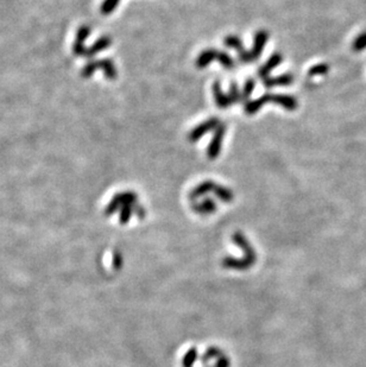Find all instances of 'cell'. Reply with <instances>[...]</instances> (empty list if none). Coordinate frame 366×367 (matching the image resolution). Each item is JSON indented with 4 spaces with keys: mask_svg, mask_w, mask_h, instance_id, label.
Wrapping results in <instances>:
<instances>
[{
    "mask_svg": "<svg viewBox=\"0 0 366 367\" xmlns=\"http://www.w3.org/2000/svg\"><path fill=\"white\" fill-rule=\"evenodd\" d=\"M228 96H230V98H231L232 104H235L237 101L241 100V94H240L239 90H238V86H237V84H235V82L232 84L231 90H230V94H228Z\"/></svg>",
    "mask_w": 366,
    "mask_h": 367,
    "instance_id": "23",
    "label": "cell"
},
{
    "mask_svg": "<svg viewBox=\"0 0 366 367\" xmlns=\"http://www.w3.org/2000/svg\"><path fill=\"white\" fill-rule=\"evenodd\" d=\"M294 81V76L291 74H283L278 78H264V87L273 88L278 86H289Z\"/></svg>",
    "mask_w": 366,
    "mask_h": 367,
    "instance_id": "10",
    "label": "cell"
},
{
    "mask_svg": "<svg viewBox=\"0 0 366 367\" xmlns=\"http://www.w3.org/2000/svg\"><path fill=\"white\" fill-rule=\"evenodd\" d=\"M118 4H119V0H105L101 5V12L104 14H110L111 12L114 11Z\"/></svg>",
    "mask_w": 366,
    "mask_h": 367,
    "instance_id": "21",
    "label": "cell"
},
{
    "mask_svg": "<svg viewBox=\"0 0 366 367\" xmlns=\"http://www.w3.org/2000/svg\"><path fill=\"white\" fill-rule=\"evenodd\" d=\"M329 70V67L327 64H324V63H321V64H316L314 66V67H311L309 69V72H308V74H309V76H317V75H324L326 72H328Z\"/></svg>",
    "mask_w": 366,
    "mask_h": 367,
    "instance_id": "20",
    "label": "cell"
},
{
    "mask_svg": "<svg viewBox=\"0 0 366 367\" xmlns=\"http://www.w3.org/2000/svg\"><path fill=\"white\" fill-rule=\"evenodd\" d=\"M137 202V195L132 192H120V194L116 195L113 198V200L110 202V204L106 208V215H112L116 213L117 210H122L123 206L125 204H135Z\"/></svg>",
    "mask_w": 366,
    "mask_h": 367,
    "instance_id": "2",
    "label": "cell"
},
{
    "mask_svg": "<svg viewBox=\"0 0 366 367\" xmlns=\"http://www.w3.org/2000/svg\"><path fill=\"white\" fill-rule=\"evenodd\" d=\"M97 68L103 69L105 75L110 80H114L117 78V70L114 67L113 62L111 60H101V61H97Z\"/></svg>",
    "mask_w": 366,
    "mask_h": 367,
    "instance_id": "14",
    "label": "cell"
},
{
    "mask_svg": "<svg viewBox=\"0 0 366 367\" xmlns=\"http://www.w3.org/2000/svg\"><path fill=\"white\" fill-rule=\"evenodd\" d=\"M283 61V58L281 54H273L272 56H270V58L266 61L264 64L262 66V67L259 68L258 70V74L260 78H269V74L271 72L273 69H275L277 66H279Z\"/></svg>",
    "mask_w": 366,
    "mask_h": 367,
    "instance_id": "7",
    "label": "cell"
},
{
    "mask_svg": "<svg viewBox=\"0 0 366 367\" xmlns=\"http://www.w3.org/2000/svg\"><path fill=\"white\" fill-rule=\"evenodd\" d=\"M111 43H112V40H111L110 37H107V36L101 37L100 40H98L97 42H95L93 44V46H92L91 48L88 49L87 52H86V55H87V56H93V55H95V54L103 52V50L110 48Z\"/></svg>",
    "mask_w": 366,
    "mask_h": 367,
    "instance_id": "13",
    "label": "cell"
},
{
    "mask_svg": "<svg viewBox=\"0 0 366 367\" xmlns=\"http://www.w3.org/2000/svg\"><path fill=\"white\" fill-rule=\"evenodd\" d=\"M90 34H91V29L88 26H81L80 29H79L78 34H76V40L74 43V48H73L75 55H78V56L86 55V50L87 49L85 48L84 43H85L86 38L90 36Z\"/></svg>",
    "mask_w": 366,
    "mask_h": 367,
    "instance_id": "6",
    "label": "cell"
},
{
    "mask_svg": "<svg viewBox=\"0 0 366 367\" xmlns=\"http://www.w3.org/2000/svg\"><path fill=\"white\" fill-rule=\"evenodd\" d=\"M215 186H216V183L212 182V181H205V182L200 183V184L197 186L196 188H194L193 192H190V198L194 200V198H199L203 195L208 194L209 192L214 190Z\"/></svg>",
    "mask_w": 366,
    "mask_h": 367,
    "instance_id": "11",
    "label": "cell"
},
{
    "mask_svg": "<svg viewBox=\"0 0 366 367\" xmlns=\"http://www.w3.org/2000/svg\"><path fill=\"white\" fill-rule=\"evenodd\" d=\"M213 94H214L216 105H218V107H220V108H226V107H228L230 105H233L230 96H228V94H225L224 92H222L220 84H219L218 81L213 84Z\"/></svg>",
    "mask_w": 366,
    "mask_h": 367,
    "instance_id": "9",
    "label": "cell"
},
{
    "mask_svg": "<svg viewBox=\"0 0 366 367\" xmlns=\"http://www.w3.org/2000/svg\"><path fill=\"white\" fill-rule=\"evenodd\" d=\"M273 101L277 105L284 107L285 110H292L297 107V101L294 96H282V94H265V96L258 98L257 100L250 101L245 105V112L247 114H254L260 107L265 105V104Z\"/></svg>",
    "mask_w": 366,
    "mask_h": 367,
    "instance_id": "1",
    "label": "cell"
},
{
    "mask_svg": "<svg viewBox=\"0 0 366 367\" xmlns=\"http://www.w3.org/2000/svg\"><path fill=\"white\" fill-rule=\"evenodd\" d=\"M213 192H214L216 198H220V200L224 202H231L232 200H233V192H232L230 189L225 188V186L216 184Z\"/></svg>",
    "mask_w": 366,
    "mask_h": 367,
    "instance_id": "16",
    "label": "cell"
},
{
    "mask_svg": "<svg viewBox=\"0 0 366 367\" xmlns=\"http://www.w3.org/2000/svg\"><path fill=\"white\" fill-rule=\"evenodd\" d=\"M216 61H219L222 64V67L226 69H233L234 68V61L233 58L228 55L227 52H218V56H216Z\"/></svg>",
    "mask_w": 366,
    "mask_h": 367,
    "instance_id": "17",
    "label": "cell"
},
{
    "mask_svg": "<svg viewBox=\"0 0 366 367\" xmlns=\"http://www.w3.org/2000/svg\"><path fill=\"white\" fill-rule=\"evenodd\" d=\"M97 62H90L88 63L87 66L84 68V70H82V75H84L85 78H90L92 76V74L97 70Z\"/></svg>",
    "mask_w": 366,
    "mask_h": 367,
    "instance_id": "24",
    "label": "cell"
},
{
    "mask_svg": "<svg viewBox=\"0 0 366 367\" xmlns=\"http://www.w3.org/2000/svg\"><path fill=\"white\" fill-rule=\"evenodd\" d=\"M133 204H125L123 206L122 210H120V216H119V221L120 224H127L131 219L132 213H133Z\"/></svg>",
    "mask_w": 366,
    "mask_h": 367,
    "instance_id": "19",
    "label": "cell"
},
{
    "mask_svg": "<svg viewBox=\"0 0 366 367\" xmlns=\"http://www.w3.org/2000/svg\"><path fill=\"white\" fill-rule=\"evenodd\" d=\"M219 125H220V122H219V119H216V118H211V119L206 120V122H201V124H200L199 126H196V128H194L192 132H190L189 140L192 142V143H195V142L199 140V139L201 138L203 134H206L207 132L212 131V130H215Z\"/></svg>",
    "mask_w": 366,
    "mask_h": 367,
    "instance_id": "4",
    "label": "cell"
},
{
    "mask_svg": "<svg viewBox=\"0 0 366 367\" xmlns=\"http://www.w3.org/2000/svg\"><path fill=\"white\" fill-rule=\"evenodd\" d=\"M366 49V31L361 32L359 36L353 40L352 43V50L355 52H362V50Z\"/></svg>",
    "mask_w": 366,
    "mask_h": 367,
    "instance_id": "18",
    "label": "cell"
},
{
    "mask_svg": "<svg viewBox=\"0 0 366 367\" xmlns=\"http://www.w3.org/2000/svg\"><path fill=\"white\" fill-rule=\"evenodd\" d=\"M269 34L266 31H258L254 36V42H253V48L251 50V55H252L253 61H256L257 58L262 55L264 46H265L266 40H268Z\"/></svg>",
    "mask_w": 366,
    "mask_h": 367,
    "instance_id": "8",
    "label": "cell"
},
{
    "mask_svg": "<svg viewBox=\"0 0 366 367\" xmlns=\"http://www.w3.org/2000/svg\"><path fill=\"white\" fill-rule=\"evenodd\" d=\"M254 84H256V81H254L253 78H250V80L246 81V84H245L244 86L243 93H241V100H246L247 98H250L254 90Z\"/></svg>",
    "mask_w": 366,
    "mask_h": 367,
    "instance_id": "22",
    "label": "cell"
},
{
    "mask_svg": "<svg viewBox=\"0 0 366 367\" xmlns=\"http://www.w3.org/2000/svg\"><path fill=\"white\" fill-rule=\"evenodd\" d=\"M120 265H122V256H120V253H116L114 254V268H119Z\"/></svg>",
    "mask_w": 366,
    "mask_h": 367,
    "instance_id": "25",
    "label": "cell"
},
{
    "mask_svg": "<svg viewBox=\"0 0 366 367\" xmlns=\"http://www.w3.org/2000/svg\"><path fill=\"white\" fill-rule=\"evenodd\" d=\"M226 131V126L224 124H220L214 130V136H213L212 142L208 145L207 148V154L211 160H214L219 156L221 151V145H222V139H224Z\"/></svg>",
    "mask_w": 366,
    "mask_h": 367,
    "instance_id": "3",
    "label": "cell"
},
{
    "mask_svg": "<svg viewBox=\"0 0 366 367\" xmlns=\"http://www.w3.org/2000/svg\"><path fill=\"white\" fill-rule=\"evenodd\" d=\"M215 208H216L215 202L211 200V198H207V200L194 206V210H195L197 213H201V214L213 213V212H215Z\"/></svg>",
    "mask_w": 366,
    "mask_h": 367,
    "instance_id": "15",
    "label": "cell"
},
{
    "mask_svg": "<svg viewBox=\"0 0 366 367\" xmlns=\"http://www.w3.org/2000/svg\"><path fill=\"white\" fill-rule=\"evenodd\" d=\"M216 56H218V50L207 49L200 54V56L196 60V66L199 68H205L209 63L216 60Z\"/></svg>",
    "mask_w": 366,
    "mask_h": 367,
    "instance_id": "12",
    "label": "cell"
},
{
    "mask_svg": "<svg viewBox=\"0 0 366 367\" xmlns=\"http://www.w3.org/2000/svg\"><path fill=\"white\" fill-rule=\"evenodd\" d=\"M225 44L228 46V48H232L234 50H237L238 55H239V58L243 61L244 63H249V62H253L252 55H251V52H246L244 49L243 43L241 40L238 38L237 36H227L225 38Z\"/></svg>",
    "mask_w": 366,
    "mask_h": 367,
    "instance_id": "5",
    "label": "cell"
}]
</instances>
